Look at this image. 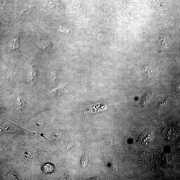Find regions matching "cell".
Listing matches in <instances>:
<instances>
[{"label": "cell", "instance_id": "cell-1", "mask_svg": "<svg viewBox=\"0 0 180 180\" xmlns=\"http://www.w3.org/2000/svg\"><path fill=\"white\" fill-rule=\"evenodd\" d=\"M97 39L99 42L103 44H109L112 42L113 38L111 35L108 33H100L97 35Z\"/></svg>", "mask_w": 180, "mask_h": 180}, {"label": "cell", "instance_id": "cell-2", "mask_svg": "<svg viewBox=\"0 0 180 180\" xmlns=\"http://www.w3.org/2000/svg\"><path fill=\"white\" fill-rule=\"evenodd\" d=\"M152 133L146 132L141 135V136L139 138V141L141 144H146L152 141Z\"/></svg>", "mask_w": 180, "mask_h": 180}, {"label": "cell", "instance_id": "cell-3", "mask_svg": "<svg viewBox=\"0 0 180 180\" xmlns=\"http://www.w3.org/2000/svg\"><path fill=\"white\" fill-rule=\"evenodd\" d=\"M142 72L148 77H154L155 75V70L152 67H143L142 69Z\"/></svg>", "mask_w": 180, "mask_h": 180}, {"label": "cell", "instance_id": "cell-4", "mask_svg": "<svg viewBox=\"0 0 180 180\" xmlns=\"http://www.w3.org/2000/svg\"><path fill=\"white\" fill-rule=\"evenodd\" d=\"M42 170L46 173H51L54 170V167L50 163H46L43 165Z\"/></svg>", "mask_w": 180, "mask_h": 180}, {"label": "cell", "instance_id": "cell-5", "mask_svg": "<svg viewBox=\"0 0 180 180\" xmlns=\"http://www.w3.org/2000/svg\"><path fill=\"white\" fill-rule=\"evenodd\" d=\"M152 96V93H149L145 94L141 100V104L142 107H144L146 105L149 99L151 98Z\"/></svg>", "mask_w": 180, "mask_h": 180}, {"label": "cell", "instance_id": "cell-6", "mask_svg": "<svg viewBox=\"0 0 180 180\" xmlns=\"http://www.w3.org/2000/svg\"><path fill=\"white\" fill-rule=\"evenodd\" d=\"M30 80L31 81L35 80L36 78V70L34 65L31 66L30 68Z\"/></svg>", "mask_w": 180, "mask_h": 180}, {"label": "cell", "instance_id": "cell-7", "mask_svg": "<svg viewBox=\"0 0 180 180\" xmlns=\"http://www.w3.org/2000/svg\"><path fill=\"white\" fill-rule=\"evenodd\" d=\"M163 39L161 41V46L160 47V50H163L167 48L168 46V42L166 39Z\"/></svg>", "mask_w": 180, "mask_h": 180}, {"label": "cell", "instance_id": "cell-8", "mask_svg": "<svg viewBox=\"0 0 180 180\" xmlns=\"http://www.w3.org/2000/svg\"><path fill=\"white\" fill-rule=\"evenodd\" d=\"M168 100H167V99H165L164 101H163V102L159 103L158 106L160 107H163V106L166 105L167 104H168Z\"/></svg>", "mask_w": 180, "mask_h": 180}, {"label": "cell", "instance_id": "cell-9", "mask_svg": "<svg viewBox=\"0 0 180 180\" xmlns=\"http://www.w3.org/2000/svg\"><path fill=\"white\" fill-rule=\"evenodd\" d=\"M154 3L157 5L159 6H162L163 4V0H153Z\"/></svg>", "mask_w": 180, "mask_h": 180}, {"label": "cell", "instance_id": "cell-10", "mask_svg": "<svg viewBox=\"0 0 180 180\" xmlns=\"http://www.w3.org/2000/svg\"><path fill=\"white\" fill-rule=\"evenodd\" d=\"M67 84H65V85H62V86H60V87H57V88H54V89H52V90L51 91V93H52L53 92H55V91H57V90H58V89H60V88L65 87V86H66V85H67Z\"/></svg>", "mask_w": 180, "mask_h": 180}, {"label": "cell", "instance_id": "cell-11", "mask_svg": "<svg viewBox=\"0 0 180 180\" xmlns=\"http://www.w3.org/2000/svg\"><path fill=\"white\" fill-rule=\"evenodd\" d=\"M81 164L83 166H86L87 164V159L86 158H83L81 160Z\"/></svg>", "mask_w": 180, "mask_h": 180}, {"label": "cell", "instance_id": "cell-12", "mask_svg": "<svg viewBox=\"0 0 180 180\" xmlns=\"http://www.w3.org/2000/svg\"><path fill=\"white\" fill-rule=\"evenodd\" d=\"M172 88L174 90L180 89V84L174 85L172 87Z\"/></svg>", "mask_w": 180, "mask_h": 180}]
</instances>
